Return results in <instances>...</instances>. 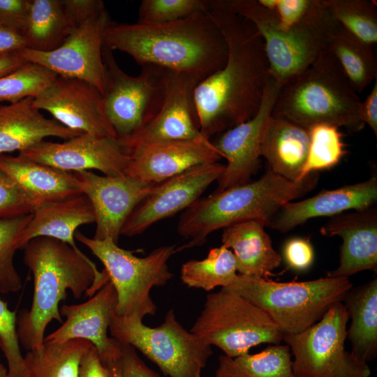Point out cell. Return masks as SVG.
Listing matches in <instances>:
<instances>
[{"label": "cell", "instance_id": "cell-1", "mask_svg": "<svg viewBox=\"0 0 377 377\" xmlns=\"http://www.w3.org/2000/svg\"><path fill=\"white\" fill-rule=\"evenodd\" d=\"M208 13L228 48L225 65L200 81L194 91L200 131L210 140L256 114L270 75L263 39L251 22L212 0Z\"/></svg>", "mask_w": 377, "mask_h": 377}, {"label": "cell", "instance_id": "cell-2", "mask_svg": "<svg viewBox=\"0 0 377 377\" xmlns=\"http://www.w3.org/2000/svg\"><path fill=\"white\" fill-rule=\"evenodd\" d=\"M103 45L130 55L139 65H154L201 81L226 64L228 48L208 12L168 22L119 23L110 20Z\"/></svg>", "mask_w": 377, "mask_h": 377}, {"label": "cell", "instance_id": "cell-3", "mask_svg": "<svg viewBox=\"0 0 377 377\" xmlns=\"http://www.w3.org/2000/svg\"><path fill=\"white\" fill-rule=\"evenodd\" d=\"M248 20L260 35L269 75L281 87L328 50L338 24L323 0H287L276 13L258 0H212Z\"/></svg>", "mask_w": 377, "mask_h": 377}, {"label": "cell", "instance_id": "cell-4", "mask_svg": "<svg viewBox=\"0 0 377 377\" xmlns=\"http://www.w3.org/2000/svg\"><path fill=\"white\" fill-rule=\"evenodd\" d=\"M22 249L24 263L34 276V295L30 309L17 316L16 327L20 346L29 351L44 343L52 320L62 323L59 305L68 290L76 299L93 296L110 280L81 251L58 239L36 237Z\"/></svg>", "mask_w": 377, "mask_h": 377}, {"label": "cell", "instance_id": "cell-5", "mask_svg": "<svg viewBox=\"0 0 377 377\" xmlns=\"http://www.w3.org/2000/svg\"><path fill=\"white\" fill-rule=\"evenodd\" d=\"M318 178L317 172H313L291 181L269 170L253 182L198 199L181 214L177 232L189 241L175 253L201 246L214 231L235 223L257 221L269 226L283 205L312 190Z\"/></svg>", "mask_w": 377, "mask_h": 377}, {"label": "cell", "instance_id": "cell-6", "mask_svg": "<svg viewBox=\"0 0 377 377\" xmlns=\"http://www.w3.org/2000/svg\"><path fill=\"white\" fill-rule=\"evenodd\" d=\"M362 101L329 50L281 87L272 115L311 128L328 124L359 131Z\"/></svg>", "mask_w": 377, "mask_h": 377}, {"label": "cell", "instance_id": "cell-7", "mask_svg": "<svg viewBox=\"0 0 377 377\" xmlns=\"http://www.w3.org/2000/svg\"><path fill=\"white\" fill-rule=\"evenodd\" d=\"M226 288L263 310L283 334H292L317 323L332 305L343 301L353 284L346 277L276 282L237 274Z\"/></svg>", "mask_w": 377, "mask_h": 377}, {"label": "cell", "instance_id": "cell-8", "mask_svg": "<svg viewBox=\"0 0 377 377\" xmlns=\"http://www.w3.org/2000/svg\"><path fill=\"white\" fill-rule=\"evenodd\" d=\"M75 239L87 246L104 265L117 295L115 313L143 320L153 316L156 306L150 292L165 286L172 277L168 261L175 246H159L140 258L133 251L120 248L110 239L97 240L76 232Z\"/></svg>", "mask_w": 377, "mask_h": 377}, {"label": "cell", "instance_id": "cell-9", "mask_svg": "<svg viewBox=\"0 0 377 377\" xmlns=\"http://www.w3.org/2000/svg\"><path fill=\"white\" fill-rule=\"evenodd\" d=\"M190 331L230 357L261 343L280 344L283 337L263 310L226 287L207 296Z\"/></svg>", "mask_w": 377, "mask_h": 377}, {"label": "cell", "instance_id": "cell-10", "mask_svg": "<svg viewBox=\"0 0 377 377\" xmlns=\"http://www.w3.org/2000/svg\"><path fill=\"white\" fill-rule=\"evenodd\" d=\"M111 337L140 351L169 377H195L212 355V346L186 330L170 309L163 323L151 327L137 317L113 313Z\"/></svg>", "mask_w": 377, "mask_h": 377}, {"label": "cell", "instance_id": "cell-11", "mask_svg": "<svg viewBox=\"0 0 377 377\" xmlns=\"http://www.w3.org/2000/svg\"><path fill=\"white\" fill-rule=\"evenodd\" d=\"M348 313L342 302L332 305L305 330L283 334L293 355L296 377H369L367 363L358 361L345 348Z\"/></svg>", "mask_w": 377, "mask_h": 377}, {"label": "cell", "instance_id": "cell-12", "mask_svg": "<svg viewBox=\"0 0 377 377\" xmlns=\"http://www.w3.org/2000/svg\"><path fill=\"white\" fill-rule=\"evenodd\" d=\"M106 115L117 138L139 131L160 110L165 97L167 70L154 65L142 66L140 73L131 76L118 65L112 51L103 47Z\"/></svg>", "mask_w": 377, "mask_h": 377}, {"label": "cell", "instance_id": "cell-13", "mask_svg": "<svg viewBox=\"0 0 377 377\" xmlns=\"http://www.w3.org/2000/svg\"><path fill=\"white\" fill-rule=\"evenodd\" d=\"M110 20L104 8L75 28L57 49L39 52L25 48L18 54L27 62L41 66L59 76L84 80L103 94V32Z\"/></svg>", "mask_w": 377, "mask_h": 377}, {"label": "cell", "instance_id": "cell-14", "mask_svg": "<svg viewBox=\"0 0 377 377\" xmlns=\"http://www.w3.org/2000/svg\"><path fill=\"white\" fill-rule=\"evenodd\" d=\"M201 80L193 75L167 70L165 93L156 115L139 131L118 140L127 153L151 142L165 140L211 141L200 131L194 91Z\"/></svg>", "mask_w": 377, "mask_h": 377}, {"label": "cell", "instance_id": "cell-15", "mask_svg": "<svg viewBox=\"0 0 377 377\" xmlns=\"http://www.w3.org/2000/svg\"><path fill=\"white\" fill-rule=\"evenodd\" d=\"M225 170L219 162L204 163L156 184L126 221L121 235H140L158 221L185 210Z\"/></svg>", "mask_w": 377, "mask_h": 377}, {"label": "cell", "instance_id": "cell-16", "mask_svg": "<svg viewBox=\"0 0 377 377\" xmlns=\"http://www.w3.org/2000/svg\"><path fill=\"white\" fill-rule=\"evenodd\" d=\"M18 155L64 172L96 170L107 176L126 175L131 161L118 138L87 133L63 142L43 140Z\"/></svg>", "mask_w": 377, "mask_h": 377}, {"label": "cell", "instance_id": "cell-17", "mask_svg": "<svg viewBox=\"0 0 377 377\" xmlns=\"http://www.w3.org/2000/svg\"><path fill=\"white\" fill-rule=\"evenodd\" d=\"M73 173L81 193L94 209L93 239H110L117 244L126 221L156 184L126 175H99L91 170Z\"/></svg>", "mask_w": 377, "mask_h": 377}, {"label": "cell", "instance_id": "cell-18", "mask_svg": "<svg viewBox=\"0 0 377 377\" xmlns=\"http://www.w3.org/2000/svg\"><path fill=\"white\" fill-rule=\"evenodd\" d=\"M281 86L269 76L256 114L250 119L223 133L212 142L222 158L227 160L215 191L247 183L257 170L267 124Z\"/></svg>", "mask_w": 377, "mask_h": 377}, {"label": "cell", "instance_id": "cell-19", "mask_svg": "<svg viewBox=\"0 0 377 377\" xmlns=\"http://www.w3.org/2000/svg\"><path fill=\"white\" fill-rule=\"evenodd\" d=\"M34 105L48 112L69 129L117 138L105 112L103 94L84 80L58 75L48 88L34 98Z\"/></svg>", "mask_w": 377, "mask_h": 377}, {"label": "cell", "instance_id": "cell-20", "mask_svg": "<svg viewBox=\"0 0 377 377\" xmlns=\"http://www.w3.org/2000/svg\"><path fill=\"white\" fill-rule=\"evenodd\" d=\"M126 175L158 184L193 166L218 162L222 156L211 141L165 140L135 147Z\"/></svg>", "mask_w": 377, "mask_h": 377}, {"label": "cell", "instance_id": "cell-21", "mask_svg": "<svg viewBox=\"0 0 377 377\" xmlns=\"http://www.w3.org/2000/svg\"><path fill=\"white\" fill-rule=\"evenodd\" d=\"M117 295L111 281L103 286L91 299L78 304H63L59 309L66 321L45 337V343H64L73 339L90 341L101 360L113 351L112 339L108 332L115 312Z\"/></svg>", "mask_w": 377, "mask_h": 377}, {"label": "cell", "instance_id": "cell-22", "mask_svg": "<svg viewBox=\"0 0 377 377\" xmlns=\"http://www.w3.org/2000/svg\"><path fill=\"white\" fill-rule=\"evenodd\" d=\"M327 237L342 239L339 265L328 272V277H346L364 270L377 269V214L374 208L339 214L321 228Z\"/></svg>", "mask_w": 377, "mask_h": 377}, {"label": "cell", "instance_id": "cell-23", "mask_svg": "<svg viewBox=\"0 0 377 377\" xmlns=\"http://www.w3.org/2000/svg\"><path fill=\"white\" fill-rule=\"evenodd\" d=\"M377 200V177L330 191H323L306 200L288 202L281 207L268 226L287 232L307 220L334 216L348 209L371 207Z\"/></svg>", "mask_w": 377, "mask_h": 377}, {"label": "cell", "instance_id": "cell-24", "mask_svg": "<svg viewBox=\"0 0 377 377\" xmlns=\"http://www.w3.org/2000/svg\"><path fill=\"white\" fill-rule=\"evenodd\" d=\"M81 133L45 117L34 98L0 105V155L20 152L48 137L69 140Z\"/></svg>", "mask_w": 377, "mask_h": 377}, {"label": "cell", "instance_id": "cell-25", "mask_svg": "<svg viewBox=\"0 0 377 377\" xmlns=\"http://www.w3.org/2000/svg\"><path fill=\"white\" fill-rule=\"evenodd\" d=\"M0 170L25 193L33 205L66 200L82 194L73 172H64L20 155H0Z\"/></svg>", "mask_w": 377, "mask_h": 377}, {"label": "cell", "instance_id": "cell-26", "mask_svg": "<svg viewBox=\"0 0 377 377\" xmlns=\"http://www.w3.org/2000/svg\"><path fill=\"white\" fill-rule=\"evenodd\" d=\"M91 223H95L94 209L84 194L41 204L34 209L30 221L19 238L18 248L22 249L34 238L47 237L80 251L75 242V232L80 226Z\"/></svg>", "mask_w": 377, "mask_h": 377}, {"label": "cell", "instance_id": "cell-27", "mask_svg": "<svg viewBox=\"0 0 377 377\" xmlns=\"http://www.w3.org/2000/svg\"><path fill=\"white\" fill-rule=\"evenodd\" d=\"M265 226L257 221H246L223 228L222 245L232 249L239 274L268 279L280 266L281 256Z\"/></svg>", "mask_w": 377, "mask_h": 377}, {"label": "cell", "instance_id": "cell-28", "mask_svg": "<svg viewBox=\"0 0 377 377\" xmlns=\"http://www.w3.org/2000/svg\"><path fill=\"white\" fill-rule=\"evenodd\" d=\"M309 140V128L272 114L264 132L261 156L274 174L291 181L300 180Z\"/></svg>", "mask_w": 377, "mask_h": 377}, {"label": "cell", "instance_id": "cell-29", "mask_svg": "<svg viewBox=\"0 0 377 377\" xmlns=\"http://www.w3.org/2000/svg\"><path fill=\"white\" fill-rule=\"evenodd\" d=\"M342 302L351 319L347 330L350 353L368 364L377 355V279L350 289Z\"/></svg>", "mask_w": 377, "mask_h": 377}, {"label": "cell", "instance_id": "cell-30", "mask_svg": "<svg viewBox=\"0 0 377 377\" xmlns=\"http://www.w3.org/2000/svg\"><path fill=\"white\" fill-rule=\"evenodd\" d=\"M71 31L63 0H31L27 22L22 32L27 48L53 51L64 43Z\"/></svg>", "mask_w": 377, "mask_h": 377}, {"label": "cell", "instance_id": "cell-31", "mask_svg": "<svg viewBox=\"0 0 377 377\" xmlns=\"http://www.w3.org/2000/svg\"><path fill=\"white\" fill-rule=\"evenodd\" d=\"M91 346L84 339L44 342L24 356V377H77L80 360Z\"/></svg>", "mask_w": 377, "mask_h": 377}, {"label": "cell", "instance_id": "cell-32", "mask_svg": "<svg viewBox=\"0 0 377 377\" xmlns=\"http://www.w3.org/2000/svg\"><path fill=\"white\" fill-rule=\"evenodd\" d=\"M328 50L336 57L357 94L376 79L377 62L373 47L360 40L339 24L330 38Z\"/></svg>", "mask_w": 377, "mask_h": 377}, {"label": "cell", "instance_id": "cell-33", "mask_svg": "<svg viewBox=\"0 0 377 377\" xmlns=\"http://www.w3.org/2000/svg\"><path fill=\"white\" fill-rule=\"evenodd\" d=\"M289 346L271 345L261 352L219 358L216 377H296Z\"/></svg>", "mask_w": 377, "mask_h": 377}, {"label": "cell", "instance_id": "cell-34", "mask_svg": "<svg viewBox=\"0 0 377 377\" xmlns=\"http://www.w3.org/2000/svg\"><path fill=\"white\" fill-rule=\"evenodd\" d=\"M237 274L235 258L232 251L225 246L209 250L202 260H190L181 268V280L189 288L206 291L216 287H226Z\"/></svg>", "mask_w": 377, "mask_h": 377}, {"label": "cell", "instance_id": "cell-35", "mask_svg": "<svg viewBox=\"0 0 377 377\" xmlns=\"http://www.w3.org/2000/svg\"><path fill=\"white\" fill-rule=\"evenodd\" d=\"M337 23L363 43H377V6L371 0H323Z\"/></svg>", "mask_w": 377, "mask_h": 377}, {"label": "cell", "instance_id": "cell-36", "mask_svg": "<svg viewBox=\"0 0 377 377\" xmlns=\"http://www.w3.org/2000/svg\"><path fill=\"white\" fill-rule=\"evenodd\" d=\"M310 140L306 159L300 179L317 171L336 165L346 154L343 135L339 128L316 124L309 128Z\"/></svg>", "mask_w": 377, "mask_h": 377}, {"label": "cell", "instance_id": "cell-37", "mask_svg": "<svg viewBox=\"0 0 377 377\" xmlns=\"http://www.w3.org/2000/svg\"><path fill=\"white\" fill-rule=\"evenodd\" d=\"M57 76L41 66L27 62L0 77V101L11 103L29 97L34 98L48 88Z\"/></svg>", "mask_w": 377, "mask_h": 377}, {"label": "cell", "instance_id": "cell-38", "mask_svg": "<svg viewBox=\"0 0 377 377\" xmlns=\"http://www.w3.org/2000/svg\"><path fill=\"white\" fill-rule=\"evenodd\" d=\"M31 214L0 219V293H16L22 288L20 276L14 265L18 240L31 219Z\"/></svg>", "mask_w": 377, "mask_h": 377}, {"label": "cell", "instance_id": "cell-39", "mask_svg": "<svg viewBox=\"0 0 377 377\" xmlns=\"http://www.w3.org/2000/svg\"><path fill=\"white\" fill-rule=\"evenodd\" d=\"M208 10L209 0H142L137 22H168Z\"/></svg>", "mask_w": 377, "mask_h": 377}, {"label": "cell", "instance_id": "cell-40", "mask_svg": "<svg viewBox=\"0 0 377 377\" xmlns=\"http://www.w3.org/2000/svg\"><path fill=\"white\" fill-rule=\"evenodd\" d=\"M16 319V313L0 298V348L8 363V377H24V356L17 337Z\"/></svg>", "mask_w": 377, "mask_h": 377}, {"label": "cell", "instance_id": "cell-41", "mask_svg": "<svg viewBox=\"0 0 377 377\" xmlns=\"http://www.w3.org/2000/svg\"><path fill=\"white\" fill-rule=\"evenodd\" d=\"M34 207L25 193L0 170V219L31 214Z\"/></svg>", "mask_w": 377, "mask_h": 377}, {"label": "cell", "instance_id": "cell-42", "mask_svg": "<svg viewBox=\"0 0 377 377\" xmlns=\"http://www.w3.org/2000/svg\"><path fill=\"white\" fill-rule=\"evenodd\" d=\"M112 343V356L121 377H160L142 361L134 347L114 338Z\"/></svg>", "mask_w": 377, "mask_h": 377}, {"label": "cell", "instance_id": "cell-43", "mask_svg": "<svg viewBox=\"0 0 377 377\" xmlns=\"http://www.w3.org/2000/svg\"><path fill=\"white\" fill-rule=\"evenodd\" d=\"M283 256L287 265L296 271H305L312 265L314 251L310 241L304 237H293L284 244Z\"/></svg>", "mask_w": 377, "mask_h": 377}, {"label": "cell", "instance_id": "cell-44", "mask_svg": "<svg viewBox=\"0 0 377 377\" xmlns=\"http://www.w3.org/2000/svg\"><path fill=\"white\" fill-rule=\"evenodd\" d=\"M31 0H0V22L22 34L26 27Z\"/></svg>", "mask_w": 377, "mask_h": 377}, {"label": "cell", "instance_id": "cell-45", "mask_svg": "<svg viewBox=\"0 0 377 377\" xmlns=\"http://www.w3.org/2000/svg\"><path fill=\"white\" fill-rule=\"evenodd\" d=\"M63 3L72 31L105 8L101 0H63Z\"/></svg>", "mask_w": 377, "mask_h": 377}, {"label": "cell", "instance_id": "cell-46", "mask_svg": "<svg viewBox=\"0 0 377 377\" xmlns=\"http://www.w3.org/2000/svg\"><path fill=\"white\" fill-rule=\"evenodd\" d=\"M77 377H109L108 371L94 345L82 356Z\"/></svg>", "mask_w": 377, "mask_h": 377}, {"label": "cell", "instance_id": "cell-47", "mask_svg": "<svg viewBox=\"0 0 377 377\" xmlns=\"http://www.w3.org/2000/svg\"><path fill=\"white\" fill-rule=\"evenodd\" d=\"M27 48L24 36L0 22V56L18 53Z\"/></svg>", "mask_w": 377, "mask_h": 377}, {"label": "cell", "instance_id": "cell-48", "mask_svg": "<svg viewBox=\"0 0 377 377\" xmlns=\"http://www.w3.org/2000/svg\"><path fill=\"white\" fill-rule=\"evenodd\" d=\"M360 117L362 123L367 124L376 137L377 136V80L360 108Z\"/></svg>", "mask_w": 377, "mask_h": 377}, {"label": "cell", "instance_id": "cell-49", "mask_svg": "<svg viewBox=\"0 0 377 377\" xmlns=\"http://www.w3.org/2000/svg\"><path fill=\"white\" fill-rule=\"evenodd\" d=\"M26 63L18 53L0 56V77L15 71Z\"/></svg>", "mask_w": 377, "mask_h": 377}, {"label": "cell", "instance_id": "cell-50", "mask_svg": "<svg viewBox=\"0 0 377 377\" xmlns=\"http://www.w3.org/2000/svg\"><path fill=\"white\" fill-rule=\"evenodd\" d=\"M102 362L108 371L109 377H121L112 355L103 360Z\"/></svg>", "mask_w": 377, "mask_h": 377}, {"label": "cell", "instance_id": "cell-51", "mask_svg": "<svg viewBox=\"0 0 377 377\" xmlns=\"http://www.w3.org/2000/svg\"><path fill=\"white\" fill-rule=\"evenodd\" d=\"M0 377H8V369H6L0 362Z\"/></svg>", "mask_w": 377, "mask_h": 377}, {"label": "cell", "instance_id": "cell-52", "mask_svg": "<svg viewBox=\"0 0 377 377\" xmlns=\"http://www.w3.org/2000/svg\"><path fill=\"white\" fill-rule=\"evenodd\" d=\"M195 377H201V373L198 374Z\"/></svg>", "mask_w": 377, "mask_h": 377}]
</instances>
